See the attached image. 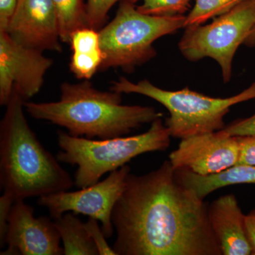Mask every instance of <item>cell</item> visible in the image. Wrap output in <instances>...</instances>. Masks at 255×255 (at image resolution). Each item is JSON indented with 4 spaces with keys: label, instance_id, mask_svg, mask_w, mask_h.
Instances as JSON below:
<instances>
[{
    "label": "cell",
    "instance_id": "obj_1",
    "mask_svg": "<svg viewBox=\"0 0 255 255\" xmlns=\"http://www.w3.org/2000/svg\"><path fill=\"white\" fill-rule=\"evenodd\" d=\"M209 205L176 179L170 161L130 173L112 215L117 255H223Z\"/></svg>",
    "mask_w": 255,
    "mask_h": 255
},
{
    "label": "cell",
    "instance_id": "obj_2",
    "mask_svg": "<svg viewBox=\"0 0 255 255\" xmlns=\"http://www.w3.org/2000/svg\"><path fill=\"white\" fill-rule=\"evenodd\" d=\"M23 105L33 118L65 128L72 136L100 140L126 136L163 117L154 107L122 105V94L97 90L87 80L63 83L58 102Z\"/></svg>",
    "mask_w": 255,
    "mask_h": 255
},
{
    "label": "cell",
    "instance_id": "obj_3",
    "mask_svg": "<svg viewBox=\"0 0 255 255\" xmlns=\"http://www.w3.org/2000/svg\"><path fill=\"white\" fill-rule=\"evenodd\" d=\"M24 102L13 92L0 124V184L14 201L69 191L75 185L31 130Z\"/></svg>",
    "mask_w": 255,
    "mask_h": 255
},
{
    "label": "cell",
    "instance_id": "obj_4",
    "mask_svg": "<svg viewBox=\"0 0 255 255\" xmlns=\"http://www.w3.org/2000/svg\"><path fill=\"white\" fill-rule=\"evenodd\" d=\"M170 137L162 118L154 121L143 133L105 140L72 136L58 130L60 150L56 157L60 162L78 166L74 181L82 189L97 184L105 174L120 169L137 156L167 150Z\"/></svg>",
    "mask_w": 255,
    "mask_h": 255
},
{
    "label": "cell",
    "instance_id": "obj_5",
    "mask_svg": "<svg viewBox=\"0 0 255 255\" xmlns=\"http://www.w3.org/2000/svg\"><path fill=\"white\" fill-rule=\"evenodd\" d=\"M110 90L145 96L164 106L169 113L164 124L171 137L180 140L223 130L226 127L224 117L231 107L255 99V82L241 93L227 98L209 97L188 87L169 91L156 87L147 80L134 83L124 77L112 82Z\"/></svg>",
    "mask_w": 255,
    "mask_h": 255
},
{
    "label": "cell",
    "instance_id": "obj_6",
    "mask_svg": "<svg viewBox=\"0 0 255 255\" xmlns=\"http://www.w3.org/2000/svg\"><path fill=\"white\" fill-rule=\"evenodd\" d=\"M186 16H152L137 9L131 0H122L112 21L99 31L103 61L100 70L121 68L126 73L155 58L154 42L184 28Z\"/></svg>",
    "mask_w": 255,
    "mask_h": 255
},
{
    "label": "cell",
    "instance_id": "obj_7",
    "mask_svg": "<svg viewBox=\"0 0 255 255\" xmlns=\"http://www.w3.org/2000/svg\"><path fill=\"white\" fill-rule=\"evenodd\" d=\"M255 24V0H245L209 24L185 28L179 49L189 61L205 58L216 60L223 82L232 78L233 60Z\"/></svg>",
    "mask_w": 255,
    "mask_h": 255
},
{
    "label": "cell",
    "instance_id": "obj_8",
    "mask_svg": "<svg viewBox=\"0 0 255 255\" xmlns=\"http://www.w3.org/2000/svg\"><path fill=\"white\" fill-rule=\"evenodd\" d=\"M130 167L128 164L110 172L97 184L76 191H63L38 197V204L49 211L53 219L67 212L83 214L100 221L107 238L113 236L112 215L114 206L123 192Z\"/></svg>",
    "mask_w": 255,
    "mask_h": 255
},
{
    "label": "cell",
    "instance_id": "obj_9",
    "mask_svg": "<svg viewBox=\"0 0 255 255\" xmlns=\"http://www.w3.org/2000/svg\"><path fill=\"white\" fill-rule=\"evenodd\" d=\"M53 60L0 31V105L6 106L12 92L23 100L39 92Z\"/></svg>",
    "mask_w": 255,
    "mask_h": 255
},
{
    "label": "cell",
    "instance_id": "obj_10",
    "mask_svg": "<svg viewBox=\"0 0 255 255\" xmlns=\"http://www.w3.org/2000/svg\"><path fill=\"white\" fill-rule=\"evenodd\" d=\"M239 157L237 136L221 130L182 139L177 148L169 154V160L175 170L207 176L236 165Z\"/></svg>",
    "mask_w": 255,
    "mask_h": 255
},
{
    "label": "cell",
    "instance_id": "obj_11",
    "mask_svg": "<svg viewBox=\"0 0 255 255\" xmlns=\"http://www.w3.org/2000/svg\"><path fill=\"white\" fill-rule=\"evenodd\" d=\"M23 201L11 206L5 240L7 248L0 255H64L54 222L46 216L34 217V209Z\"/></svg>",
    "mask_w": 255,
    "mask_h": 255
},
{
    "label": "cell",
    "instance_id": "obj_12",
    "mask_svg": "<svg viewBox=\"0 0 255 255\" xmlns=\"http://www.w3.org/2000/svg\"><path fill=\"white\" fill-rule=\"evenodd\" d=\"M4 32L27 48L62 51L58 16L52 0H18L14 17Z\"/></svg>",
    "mask_w": 255,
    "mask_h": 255
},
{
    "label": "cell",
    "instance_id": "obj_13",
    "mask_svg": "<svg viewBox=\"0 0 255 255\" xmlns=\"http://www.w3.org/2000/svg\"><path fill=\"white\" fill-rule=\"evenodd\" d=\"M211 229L223 255H251L252 251L246 231L243 214L236 196H220L208 208Z\"/></svg>",
    "mask_w": 255,
    "mask_h": 255
},
{
    "label": "cell",
    "instance_id": "obj_14",
    "mask_svg": "<svg viewBox=\"0 0 255 255\" xmlns=\"http://www.w3.org/2000/svg\"><path fill=\"white\" fill-rule=\"evenodd\" d=\"M176 179L201 199L211 193L235 184H255V165L237 164L220 173L202 176L184 169H174Z\"/></svg>",
    "mask_w": 255,
    "mask_h": 255
},
{
    "label": "cell",
    "instance_id": "obj_15",
    "mask_svg": "<svg viewBox=\"0 0 255 255\" xmlns=\"http://www.w3.org/2000/svg\"><path fill=\"white\" fill-rule=\"evenodd\" d=\"M70 43L73 51L70 64L72 73L81 80L92 78L103 61L99 31L90 27L78 30L72 35Z\"/></svg>",
    "mask_w": 255,
    "mask_h": 255
},
{
    "label": "cell",
    "instance_id": "obj_16",
    "mask_svg": "<svg viewBox=\"0 0 255 255\" xmlns=\"http://www.w3.org/2000/svg\"><path fill=\"white\" fill-rule=\"evenodd\" d=\"M54 223L63 242L65 255H99V251L87 233L84 223L75 214L67 212Z\"/></svg>",
    "mask_w": 255,
    "mask_h": 255
},
{
    "label": "cell",
    "instance_id": "obj_17",
    "mask_svg": "<svg viewBox=\"0 0 255 255\" xmlns=\"http://www.w3.org/2000/svg\"><path fill=\"white\" fill-rule=\"evenodd\" d=\"M56 10L60 41L70 43L72 35L89 27L86 4L83 0H52Z\"/></svg>",
    "mask_w": 255,
    "mask_h": 255
},
{
    "label": "cell",
    "instance_id": "obj_18",
    "mask_svg": "<svg viewBox=\"0 0 255 255\" xmlns=\"http://www.w3.org/2000/svg\"><path fill=\"white\" fill-rule=\"evenodd\" d=\"M245 0H196L194 7L186 16L184 28L204 24L211 18L221 16Z\"/></svg>",
    "mask_w": 255,
    "mask_h": 255
},
{
    "label": "cell",
    "instance_id": "obj_19",
    "mask_svg": "<svg viewBox=\"0 0 255 255\" xmlns=\"http://www.w3.org/2000/svg\"><path fill=\"white\" fill-rule=\"evenodd\" d=\"M132 2L142 1L137 9L143 14L159 16L184 15L190 6L191 0H131Z\"/></svg>",
    "mask_w": 255,
    "mask_h": 255
},
{
    "label": "cell",
    "instance_id": "obj_20",
    "mask_svg": "<svg viewBox=\"0 0 255 255\" xmlns=\"http://www.w3.org/2000/svg\"><path fill=\"white\" fill-rule=\"evenodd\" d=\"M122 0H87L86 9L89 27L98 31L108 18V13L117 1Z\"/></svg>",
    "mask_w": 255,
    "mask_h": 255
},
{
    "label": "cell",
    "instance_id": "obj_21",
    "mask_svg": "<svg viewBox=\"0 0 255 255\" xmlns=\"http://www.w3.org/2000/svg\"><path fill=\"white\" fill-rule=\"evenodd\" d=\"M84 225L87 233L97 247L100 255H117L113 248H111L106 241L107 238L97 219L89 217L88 221Z\"/></svg>",
    "mask_w": 255,
    "mask_h": 255
},
{
    "label": "cell",
    "instance_id": "obj_22",
    "mask_svg": "<svg viewBox=\"0 0 255 255\" xmlns=\"http://www.w3.org/2000/svg\"><path fill=\"white\" fill-rule=\"evenodd\" d=\"M237 138L240 144V157L237 164L255 165V135H241L237 136Z\"/></svg>",
    "mask_w": 255,
    "mask_h": 255
},
{
    "label": "cell",
    "instance_id": "obj_23",
    "mask_svg": "<svg viewBox=\"0 0 255 255\" xmlns=\"http://www.w3.org/2000/svg\"><path fill=\"white\" fill-rule=\"evenodd\" d=\"M223 130L231 136L255 135V114L248 118L235 121Z\"/></svg>",
    "mask_w": 255,
    "mask_h": 255
},
{
    "label": "cell",
    "instance_id": "obj_24",
    "mask_svg": "<svg viewBox=\"0 0 255 255\" xmlns=\"http://www.w3.org/2000/svg\"><path fill=\"white\" fill-rule=\"evenodd\" d=\"M14 201L11 196L3 193L0 196V246H5L6 233L8 229V219L10 210Z\"/></svg>",
    "mask_w": 255,
    "mask_h": 255
},
{
    "label": "cell",
    "instance_id": "obj_25",
    "mask_svg": "<svg viewBox=\"0 0 255 255\" xmlns=\"http://www.w3.org/2000/svg\"><path fill=\"white\" fill-rule=\"evenodd\" d=\"M18 0H0V31H6L14 17Z\"/></svg>",
    "mask_w": 255,
    "mask_h": 255
},
{
    "label": "cell",
    "instance_id": "obj_26",
    "mask_svg": "<svg viewBox=\"0 0 255 255\" xmlns=\"http://www.w3.org/2000/svg\"><path fill=\"white\" fill-rule=\"evenodd\" d=\"M246 231L252 255H255V209L246 215Z\"/></svg>",
    "mask_w": 255,
    "mask_h": 255
},
{
    "label": "cell",
    "instance_id": "obj_27",
    "mask_svg": "<svg viewBox=\"0 0 255 255\" xmlns=\"http://www.w3.org/2000/svg\"><path fill=\"white\" fill-rule=\"evenodd\" d=\"M245 46L249 48H255V24L251 30V33L247 37L246 41L244 42Z\"/></svg>",
    "mask_w": 255,
    "mask_h": 255
}]
</instances>
